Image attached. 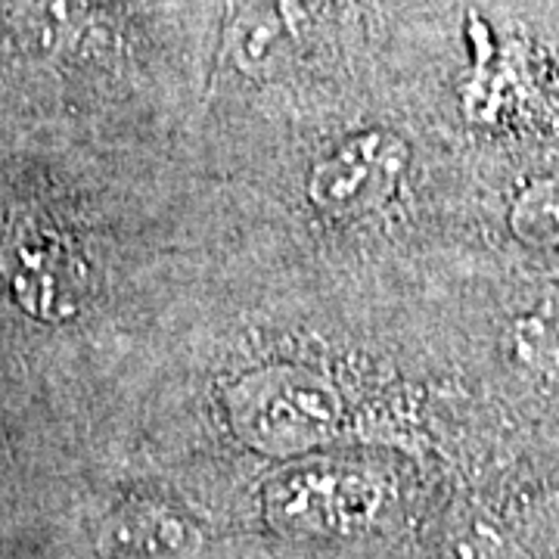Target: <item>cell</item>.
I'll return each instance as SVG.
<instances>
[{
	"mask_svg": "<svg viewBox=\"0 0 559 559\" xmlns=\"http://www.w3.org/2000/svg\"><path fill=\"white\" fill-rule=\"evenodd\" d=\"M13 299L40 320L72 318L87 293V267L79 252L47 227H25L7 249Z\"/></svg>",
	"mask_w": 559,
	"mask_h": 559,
	"instance_id": "3",
	"label": "cell"
},
{
	"mask_svg": "<svg viewBox=\"0 0 559 559\" xmlns=\"http://www.w3.org/2000/svg\"><path fill=\"white\" fill-rule=\"evenodd\" d=\"M197 540L200 535L175 510L159 503H134L112 516L106 547L119 559H175L193 550Z\"/></svg>",
	"mask_w": 559,
	"mask_h": 559,
	"instance_id": "5",
	"label": "cell"
},
{
	"mask_svg": "<svg viewBox=\"0 0 559 559\" xmlns=\"http://www.w3.org/2000/svg\"><path fill=\"white\" fill-rule=\"evenodd\" d=\"M522 237L538 242H559V183H540L516 209Z\"/></svg>",
	"mask_w": 559,
	"mask_h": 559,
	"instance_id": "6",
	"label": "cell"
},
{
	"mask_svg": "<svg viewBox=\"0 0 559 559\" xmlns=\"http://www.w3.org/2000/svg\"><path fill=\"white\" fill-rule=\"evenodd\" d=\"M451 559H513L510 550L503 547V540L491 532H485L481 525H469L466 532H460L451 540Z\"/></svg>",
	"mask_w": 559,
	"mask_h": 559,
	"instance_id": "7",
	"label": "cell"
},
{
	"mask_svg": "<svg viewBox=\"0 0 559 559\" xmlns=\"http://www.w3.org/2000/svg\"><path fill=\"white\" fill-rule=\"evenodd\" d=\"M234 423L246 441L267 454H293L336 432V392L301 370H267L242 380L230 395Z\"/></svg>",
	"mask_w": 559,
	"mask_h": 559,
	"instance_id": "1",
	"label": "cell"
},
{
	"mask_svg": "<svg viewBox=\"0 0 559 559\" xmlns=\"http://www.w3.org/2000/svg\"><path fill=\"white\" fill-rule=\"evenodd\" d=\"M399 159L392 143L364 140L342 150L330 165L318 168L314 200L330 212H367L377 209L399 180Z\"/></svg>",
	"mask_w": 559,
	"mask_h": 559,
	"instance_id": "4",
	"label": "cell"
},
{
	"mask_svg": "<svg viewBox=\"0 0 559 559\" xmlns=\"http://www.w3.org/2000/svg\"><path fill=\"white\" fill-rule=\"evenodd\" d=\"M382 488L352 466H311L267 488V516L289 535H352L377 520Z\"/></svg>",
	"mask_w": 559,
	"mask_h": 559,
	"instance_id": "2",
	"label": "cell"
}]
</instances>
